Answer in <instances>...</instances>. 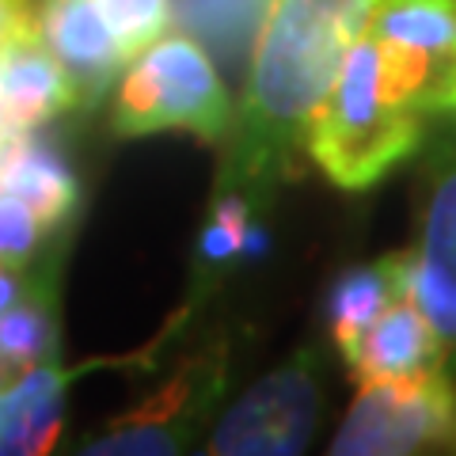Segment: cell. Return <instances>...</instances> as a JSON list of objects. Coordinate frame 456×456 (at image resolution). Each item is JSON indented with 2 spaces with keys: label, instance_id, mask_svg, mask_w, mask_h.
<instances>
[{
  "label": "cell",
  "instance_id": "cell-13",
  "mask_svg": "<svg viewBox=\"0 0 456 456\" xmlns=\"http://www.w3.org/2000/svg\"><path fill=\"white\" fill-rule=\"evenodd\" d=\"M270 12L274 0H171V20L179 31L191 35L232 77H248Z\"/></svg>",
  "mask_w": 456,
  "mask_h": 456
},
{
  "label": "cell",
  "instance_id": "cell-22",
  "mask_svg": "<svg viewBox=\"0 0 456 456\" xmlns=\"http://www.w3.org/2000/svg\"><path fill=\"white\" fill-rule=\"evenodd\" d=\"M8 380H12V373H8V369H4V365H0V392H4V388H8Z\"/></svg>",
  "mask_w": 456,
  "mask_h": 456
},
{
  "label": "cell",
  "instance_id": "cell-5",
  "mask_svg": "<svg viewBox=\"0 0 456 456\" xmlns=\"http://www.w3.org/2000/svg\"><path fill=\"white\" fill-rule=\"evenodd\" d=\"M426 445H456V384L441 369L362 384L331 452L399 456Z\"/></svg>",
  "mask_w": 456,
  "mask_h": 456
},
{
  "label": "cell",
  "instance_id": "cell-15",
  "mask_svg": "<svg viewBox=\"0 0 456 456\" xmlns=\"http://www.w3.org/2000/svg\"><path fill=\"white\" fill-rule=\"evenodd\" d=\"M403 297V281H399V255H384V259L369 266H354L338 274L331 293H327V327L338 354L346 358L373 320L380 316L392 301Z\"/></svg>",
  "mask_w": 456,
  "mask_h": 456
},
{
  "label": "cell",
  "instance_id": "cell-10",
  "mask_svg": "<svg viewBox=\"0 0 456 456\" xmlns=\"http://www.w3.org/2000/svg\"><path fill=\"white\" fill-rule=\"evenodd\" d=\"M38 35L73 77L80 107L99 103L114 73L126 65L118 38L99 12V0H42Z\"/></svg>",
  "mask_w": 456,
  "mask_h": 456
},
{
  "label": "cell",
  "instance_id": "cell-12",
  "mask_svg": "<svg viewBox=\"0 0 456 456\" xmlns=\"http://www.w3.org/2000/svg\"><path fill=\"white\" fill-rule=\"evenodd\" d=\"M0 191L23 198L46 228L61 224L77 209L80 198L73 167L35 130L4 141V149H0Z\"/></svg>",
  "mask_w": 456,
  "mask_h": 456
},
{
  "label": "cell",
  "instance_id": "cell-7",
  "mask_svg": "<svg viewBox=\"0 0 456 456\" xmlns=\"http://www.w3.org/2000/svg\"><path fill=\"white\" fill-rule=\"evenodd\" d=\"M419 248L399 255L403 297L422 308L434 331L456 350V130L426 156Z\"/></svg>",
  "mask_w": 456,
  "mask_h": 456
},
{
  "label": "cell",
  "instance_id": "cell-21",
  "mask_svg": "<svg viewBox=\"0 0 456 456\" xmlns=\"http://www.w3.org/2000/svg\"><path fill=\"white\" fill-rule=\"evenodd\" d=\"M31 281H27V270L20 259H0V312H8L12 305L27 297Z\"/></svg>",
  "mask_w": 456,
  "mask_h": 456
},
{
  "label": "cell",
  "instance_id": "cell-3",
  "mask_svg": "<svg viewBox=\"0 0 456 456\" xmlns=\"http://www.w3.org/2000/svg\"><path fill=\"white\" fill-rule=\"evenodd\" d=\"M232 118V99L209 53L191 35H171L134 57L114 95L110 126L118 137L187 130L198 141H221Z\"/></svg>",
  "mask_w": 456,
  "mask_h": 456
},
{
  "label": "cell",
  "instance_id": "cell-4",
  "mask_svg": "<svg viewBox=\"0 0 456 456\" xmlns=\"http://www.w3.org/2000/svg\"><path fill=\"white\" fill-rule=\"evenodd\" d=\"M365 35L395 99L419 114H456V0H373Z\"/></svg>",
  "mask_w": 456,
  "mask_h": 456
},
{
  "label": "cell",
  "instance_id": "cell-1",
  "mask_svg": "<svg viewBox=\"0 0 456 456\" xmlns=\"http://www.w3.org/2000/svg\"><path fill=\"white\" fill-rule=\"evenodd\" d=\"M373 0H274L248 65L217 194L236 191L263 206L297 156L342 61L365 35Z\"/></svg>",
  "mask_w": 456,
  "mask_h": 456
},
{
  "label": "cell",
  "instance_id": "cell-2",
  "mask_svg": "<svg viewBox=\"0 0 456 456\" xmlns=\"http://www.w3.org/2000/svg\"><path fill=\"white\" fill-rule=\"evenodd\" d=\"M422 141V114L395 99L384 77L380 46L354 42L323 107L312 118L305 152L342 191H365L407 160Z\"/></svg>",
  "mask_w": 456,
  "mask_h": 456
},
{
  "label": "cell",
  "instance_id": "cell-6",
  "mask_svg": "<svg viewBox=\"0 0 456 456\" xmlns=\"http://www.w3.org/2000/svg\"><path fill=\"white\" fill-rule=\"evenodd\" d=\"M323 384L320 362L301 350L240 399L209 434V452L221 456H285L301 452L320 422Z\"/></svg>",
  "mask_w": 456,
  "mask_h": 456
},
{
  "label": "cell",
  "instance_id": "cell-19",
  "mask_svg": "<svg viewBox=\"0 0 456 456\" xmlns=\"http://www.w3.org/2000/svg\"><path fill=\"white\" fill-rule=\"evenodd\" d=\"M50 228L42 224V217L16 194L0 191V259H27L46 236Z\"/></svg>",
  "mask_w": 456,
  "mask_h": 456
},
{
  "label": "cell",
  "instance_id": "cell-16",
  "mask_svg": "<svg viewBox=\"0 0 456 456\" xmlns=\"http://www.w3.org/2000/svg\"><path fill=\"white\" fill-rule=\"evenodd\" d=\"M53 308L46 285H31L8 312H0V365L12 377L38 369L53 354Z\"/></svg>",
  "mask_w": 456,
  "mask_h": 456
},
{
  "label": "cell",
  "instance_id": "cell-23",
  "mask_svg": "<svg viewBox=\"0 0 456 456\" xmlns=\"http://www.w3.org/2000/svg\"><path fill=\"white\" fill-rule=\"evenodd\" d=\"M4 141H8V137H4V134H0V149H4Z\"/></svg>",
  "mask_w": 456,
  "mask_h": 456
},
{
  "label": "cell",
  "instance_id": "cell-14",
  "mask_svg": "<svg viewBox=\"0 0 456 456\" xmlns=\"http://www.w3.org/2000/svg\"><path fill=\"white\" fill-rule=\"evenodd\" d=\"M65 377L50 365L27 373L0 392V452H46L61 430Z\"/></svg>",
  "mask_w": 456,
  "mask_h": 456
},
{
  "label": "cell",
  "instance_id": "cell-8",
  "mask_svg": "<svg viewBox=\"0 0 456 456\" xmlns=\"http://www.w3.org/2000/svg\"><path fill=\"white\" fill-rule=\"evenodd\" d=\"M224 384V350L213 346L198 354L164 392L134 415H126L107 437H99L88 452H175L187 445L194 426L206 419Z\"/></svg>",
  "mask_w": 456,
  "mask_h": 456
},
{
  "label": "cell",
  "instance_id": "cell-17",
  "mask_svg": "<svg viewBox=\"0 0 456 456\" xmlns=\"http://www.w3.org/2000/svg\"><path fill=\"white\" fill-rule=\"evenodd\" d=\"M255 209L259 206L236 191H221L213 198V213L202 228V240H198V285H202V289L213 285V278H217L221 270L236 263V255H244Z\"/></svg>",
  "mask_w": 456,
  "mask_h": 456
},
{
  "label": "cell",
  "instance_id": "cell-11",
  "mask_svg": "<svg viewBox=\"0 0 456 456\" xmlns=\"http://www.w3.org/2000/svg\"><path fill=\"white\" fill-rule=\"evenodd\" d=\"M449 358L445 338L434 331V323L422 316V308L407 297H399L373 320V327L354 342L346 354V365L358 384L388 380V377H411L441 369Z\"/></svg>",
  "mask_w": 456,
  "mask_h": 456
},
{
  "label": "cell",
  "instance_id": "cell-20",
  "mask_svg": "<svg viewBox=\"0 0 456 456\" xmlns=\"http://www.w3.org/2000/svg\"><path fill=\"white\" fill-rule=\"evenodd\" d=\"M38 31V8L35 0H0V42Z\"/></svg>",
  "mask_w": 456,
  "mask_h": 456
},
{
  "label": "cell",
  "instance_id": "cell-18",
  "mask_svg": "<svg viewBox=\"0 0 456 456\" xmlns=\"http://www.w3.org/2000/svg\"><path fill=\"white\" fill-rule=\"evenodd\" d=\"M99 12L110 23L126 61H134L156 38H164L171 23V0H99Z\"/></svg>",
  "mask_w": 456,
  "mask_h": 456
},
{
  "label": "cell",
  "instance_id": "cell-9",
  "mask_svg": "<svg viewBox=\"0 0 456 456\" xmlns=\"http://www.w3.org/2000/svg\"><path fill=\"white\" fill-rule=\"evenodd\" d=\"M69 107H80L77 84L38 31L0 42V134H31Z\"/></svg>",
  "mask_w": 456,
  "mask_h": 456
}]
</instances>
